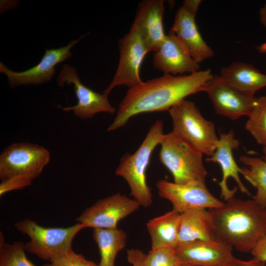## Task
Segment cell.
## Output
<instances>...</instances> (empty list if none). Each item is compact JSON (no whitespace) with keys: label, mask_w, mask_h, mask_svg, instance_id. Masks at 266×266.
Wrapping results in <instances>:
<instances>
[{"label":"cell","mask_w":266,"mask_h":266,"mask_svg":"<svg viewBox=\"0 0 266 266\" xmlns=\"http://www.w3.org/2000/svg\"><path fill=\"white\" fill-rule=\"evenodd\" d=\"M209 211L216 239L239 252H251L266 235V208L253 199L233 197L222 207Z\"/></svg>","instance_id":"2"},{"label":"cell","mask_w":266,"mask_h":266,"mask_svg":"<svg viewBox=\"0 0 266 266\" xmlns=\"http://www.w3.org/2000/svg\"><path fill=\"white\" fill-rule=\"evenodd\" d=\"M57 82L60 87H63L65 83L72 85L78 100L77 103L72 106L58 105L63 110L72 111L75 116L83 119L92 118L99 113L114 114L116 112L108 100V95L96 92L82 84L74 67L67 64L63 66Z\"/></svg>","instance_id":"11"},{"label":"cell","mask_w":266,"mask_h":266,"mask_svg":"<svg viewBox=\"0 0 266 266\" xmlns=\"http://www.w3.org/2000/svg\"><path fill=\"white\" fill-rule=\"evenodd\" d=\"M212 240L216 239L209 210L196 208L180 214L178 246L195 241Z\"/></svg>","instance_id":"19"},{"label":"cell","mask_w":266,"mask_h":266,"mask_svg":"<svg viewBox=\"0 0 266 266\" xmlns=\"http://www.w3.org/2000/svg\"><path fill=\"white\" fill-rule=\"evenodd\" d=\"M180 214L172 210L150 220L146 227L151 238V249L176 248L178 244Z\"/></svg>","instance_id":"21"},{"label":"cell","mask_w":266,"mask_h":266,"mask_svg":"<svg viewBox=\"0 0 266 266\" xmlns=\"http://www.w3.org/2000/svg\"><path fill=\"white\" fill-rule=\"evenodd\" d=\"M266 262L254 257L246 261L234 258L228 266H266Z\"/></svg>","instance_id":"31"},{"label":"cell","mask_w":266,"mask_h":266,"mask_svg":"<svg viewBox=\"0 0 266 266\" xmlns=\"http://www.w3.org/2000/svg\"><path fill=\"white\" fill-rule=\"evenodd\" d=\"M146 266H180L175 248L161 247L151 249L145 259Z\"/></svg>","instance_id":"26"},{"label":"cell","mask_w":266,"mask_h":266,"mask_svg":"<svg viewBox=\"0 0 266 266\" xmlns=\"http://www.w3.org/2000/svg\"><path fill=\"white\" fill-rule=\"evenodd\" d=\"M233 249L218 240H199L178 245L175 251L182 265L228 266L234 258Z\"/></svg>","instance_id":"14"},{"label":"cell","mask_w":266,"mask_h":266,"mask_svg":"<svg viewBox=\"0 0 266 266\" xmlns=\"http://www.w3.org/2000/svg\"><path fill=\"white\" fill-rule=\"evenodd\" d=\"M251 253L254 258L266 262V235L258 242Z\"/></svg>","instance_id":"30"},{"label":"cell","mask_w":266,"mask_h":266,"mask_svg":"<svg viewBox=\"0 0 266 266\" xmlns=\"http://www.w3.org/2000/svg\"><path fill=\"white\" fill-rule=\"evenodd\" d=\"M159 145L160 161L172 175L173 182L205 183L207 171L200 152L172 132L163 134Z\"/></svg>","instance_id":"4"},{"label":"cell","mask_w":266,"mask_h":266,"mask_svg":"<svg viewBox=\"0 0 266 266\" xmlns=\"http://www.w3.org/2000/svg\"><path fill=\"white\" fill-rule=\"evenodd\" d=\"M168 112L173 133L203 155L210 157L213 154L219 143L214 124L203 117L193 102L184 99Z\"/></svg>","instance_id":"5"},{"label":"cell","mask_w":266,"mask_h":266,"mask_svg":"<svg viewBox=\"0 0 266 266\" xmlns=\"http://www.w3.org/2000/svg\"><path fill=\"white\" fill-rule=\"evenodd\" d=\"M93 237L99 249V266H114L117 255L126 246V232L118 228H96L93 229Z\"/></svg>","instance_id":"22"},{"label":"cell","mask_w":266,"mask_h":266,"mask_svg":"<svg viewBox=\"0 0 266 266\" xmlns=\"http://www.w3.org/2000/svg\"><path fill=\"white\" fill-rule=\"evenodd\" d=\"M163 133V122L156 120L145 138L133 154L127 153L120 161L115 174L123 178L131 190V195L140 206L147 208L153 203V196L146 180V170L150 158L160 144Z\"/></svg>","instance_id":"3"},{"label":"cell","mask_w":266,"mask_h":266,"mask_svg":"<svg viewBox=\"0 0 266 266\" xmlns=\"http://www.w3.org/2000/svg\"><path fill=\"white\" fill-rule=\"evenodd\" d=\"M50 153L35 144H12L0 155V179L1 181L14 178L31 182L42 172L50 161Z\"/></svg>","instance_id":"7"},{"label":"cell","mask_w":266,"mask_h":266,"mask_svg":"<svg viewBox=\"0 0 266 266\" xmlns=\"http://www.w3.org/2000/svg\"><path fill=\"white\" fill-rule=\"evenodd\" d=\"M219 133V143L215 151L211 156L207 157L205 161L217 163L221 167L222 178L218 183L221 197L227 201L234 197L237 192V187L232 190L228 187L227 180L230 177L235 180L242 193L250 196V192L240 178L239 174L241 172V168L237 166L233 156V150L239 147V142L234 137L235 133L233 130L228 133L220 132Z\"/></svg>","instance_id":"15"},{"label":"cell","mask_w":266,"mask_h":266,"mask_svg":"<svg viewBox=\"0 0 266 266\" xmlns=\"http://www.w3.org/2000/svg\"><path fill=\"white\" fill-rule=\"evenodd\" d=\"M42 266H99V265L86 259L81 254H77L71 249Z\"/></svg>","instance_id":"27"},{"label":"cell","mask_w":266,"mask_h":266,"mask_svg":"<svg viewBox=\"0 0 266 266\" xmlns=\"http://www.w3.org/2000/svg\"><path fill=\"white\" fill-rule=\"evenodd\" d=\"M156 187L159 196L169 200L172 210L180 214L196 208H218L225 203L210 192L205 183L178 184L161 179L157 182Z\"/></svg>","instance_id":"9"},{"label":"cell","mask_w":266,"mask_h":266,"mask_svg":"<svg viewBox=\"0 0 266 266\" xmlns=\"http://www.w3.org/2000/svg\"><path fill=\"white\" fill-rule=\"evenodd\" d=\"M154 67L164 74L182 75L200 70V64L189 54L170 31L158 49L154 52Z\"/></svg>","instance_id":"16"},{"label":"cell","mask_w":266,"mask_h":266,"mask_svg":"<svg viewBox=\"0 0 266 266\" xmlns=\"http://www.w3.org/2000/svg\"><path fill=\"white\" fill-rule=\"evenodd\" d=\"M203 92L208 95L217 114L233 120L244 116L248 117L257 98L230 85L219 75H213Z\"/></svg>","instance_id":"12"},{"label":"cell","mask_w":266,"mask_h":266,"mask_svg":"<svg viewBox=\"0 0 266 266\" xmlns=\"http://www.w3.org/2000/svg\"><path fill=\"white\" fill-rule=\"evenodd\" d=\"M213 75L209 69L182 75L164 74L129 88L107 131L124 126L139 114L168 111L187 97L203 92Z\"/></svg>","instance_id":"1"},{"label":"cell","mask_w":266,"mask_h":266,"mask_svg":"<svg viewBox=\"0 0 266 266\" xmlns=\"http://www.w3.org/2000/svg\"><path fill=\"white\" fill-rule=\"evenodd\" d=\"M259 15L261 24L266 29V2L260 9Z\"/></svg>","instance_id":"33"},{"label":"cell","mask_w":266,"mask_h":266,"mask_svg":"<svg viewBox=\"0 0 266 266\" xmlns=\"http://www.w3.org/2000/svg\"><path fill=\"white\" fill-rule=\"evenodd\" d=\"M195 17V15L181 6L176 12L170 31L191 57L200 64L212 58L214 52L200 33Z\"/></svg>","instance_id":"18"},{"label":"cell","mask_w":266,"mask_h":266,"mask_svg":"<svg viewBox=\"0 0 266 266\" xmlns=\"http://www.w3.org/2000/svg\"><path fill=\"white\" fill-rule=\"evenodd\" d=\"M0 237V266H35L27 257L23 243H5L1 232Z\"/></svg>","instance_id":"25"},{"label":"cell","mask_w":266,"mask_h":266,"mask_svg":"<svg viewBox=\"0 0 266 266\" xmlns=\"http://www.w3.org/2000/svg\"><path fill=\"white\" fill-rule=\"evenodd\" d=\"M201 1L200 0H185L183 1L182 6L196 16Z\"/></svg>","instance_id":"32"},{"label":"cell","mask_w":266,"mask_h":266,"mask_svg":"<svg viewBox=\"0 0 266 266\" xmlns=\"http://www.w3.org/2000/svg\"><path fill=\"white\" fill-rule=\"evenodd\" d=\"M164 12L163 0H144L138 6L131 27L138 32L149 52L157 51L166 37Z\"/></svg>","instance_id":"17"},{"label":"cell","mask_w":266,"mask_h":266,"mask_svg":"<svg viewBox=\"0 0 266 266\" xmlns=\"http://www.w3.org/2000/svg\"><path fill=\"white\" fill-rule=\"evenodd\" d=\"M15 227L30 239L24 244L26 251L49 262L72 249L74 237L85 229L79 223L66 228L45 227L29 219L17 222Z\"/></svg>","instance_id":"6"},{"label":"cell","mask_w":266,"mask_h":266,"mask_svg":"<svg viewBox=\"0 0 266 266\" xmlns=\"http://www.w3.org/2000/svg\"><path fill=\"white\" fill-rule=\"evenodd\" d=\"M263 159L266 161V146L263 148Z\"/></svg>","instance_id":"35"},{"label":"cell","mask_w":266,"mask_h":266,"mask_svg":"<svg viewBox=\"0 0 266 266\" xmlns=\"http://www.w3.org/2000/svg\"><path fill=\"white\" fill-rule=\"evenodd\" d=\"M140 206L133 199L118 193L98 200L86 208L76 221L85 228H116L120 221L135 212Z\"/></svg>","instance_id":"10"},{"label":"cell","mask_w":266,"mask_h":266,"mask_svg":"<svg viewBox=\"0 0 266 266\" xmlns=\"http://www.w3.org/2000/svg\"><path fill=\"white\" fill-rule=\"evenodd\" d=\"M127 260L132 266H146V254L138 249H131L127 250Z\"/></svg>","instance_id":"29"},{"label":"cell","mask_w":266,"mask_h":266,"mask_svg":"<svg viewBox=\"0 0 266 266\" xmlns=\"http://www.w3.org/2000/svg\"><path fill=\"white\" fill-rule=\"evenodd\" d=\"M239 161L245 166L241 168L240 174L256 189L253 199L266 208V161L247 156H240Z\"/></svg>","instance_id":"23"},{"label":"cell","mask_w":266,"mask_h":266,"mask_svg":"<svg viewBox=\"0 0 266 266\" xmlns=\"http://www.w3.org/2000/svg\"><path fill=\"white\" fill-rule=\"evenodd\" d=\"M257 50L262 54H266V41L256 47Z\"/></svg>","instance_id":"34"},{"label":"cell","mask_w":266,"mask_h":266,"mask_svg":"<svg viewBox=\"0 0 266 266\" xmlns=\"http://www.w3.org/2000/svg\"><path fill=\"white\" fill-rule=\"evenodd\" d=\"M180 266H193V265H182V264H181Z\"/></svg>","instance_id":"36"},{"label":"cell","mask_w":266,"mask_h":266,"mask_svg":"<svg viewBox=\"0 0 266 266\" xmlns=\"http://www.w3.org/2000/svg\"><path fill=\"white\" fill-rule=\"evenodd\" d=\"M245 128L258 144L266 146V96L257 98Z\"/></svg>","instance_id":"24"},{"label":"cell","mask_w":266,"mask_h":266,"mask_svg":"<svg viewBox=\"0 0 266 266\" xmlns=\"http://www.w3.org/2000/svg\"><path fill=\"white\" fill-rule=\"evenodd\" d=\"M219 75L226 83L251 96H255L258 91L266 87V74L245 62L232 63L221 68Z\"/></svg>","instance_id":"20"},{"label":"cell","mask_w":266,"mask_h":266,"mask_svg":"<svg viewBox=\"0 0 266 266\" xmlns=\"http://www.w3.org/2000/svg\"><path fill=\"white\" fill-rule=\"evenodd\" d=\"M118 47L120 56L116 71L103 92L108 96L115 87L125 86L129 89L142 83L140 68L149 52L138 32L132 27L129 32L119 39Z\"/></svg>","instance_id":"8"},{"label":"cell","mask_w":266,"mask_h":266,"mask_svg":"<svg viewBox=\"0 0 266 266\" xmlns=\"http://www.w3.org/2000/svg\"><path fill=\"white\" fill-rule=\"evenodd\" d=\"M32 182L22 178L14 177L3 181L0 184V195L9 191L20 190L31 185Z\"/></svg>","instance_id":"28"},{"label":"cell","mask_w":266,"mask_h":266,"mask_svg":"<svg viewBox=\"0 0 266 266\" xmlns=\"http://www.w3.org/2000/svg\"><path fill=\"white\" fill-rule=\"evenodd\" d=\"M85 36L84 35L77 40H70L65 46L57 49H46L39 63L23 71H13L0 62V72L7 77L11 88L20 85H41L48 82L56 73L55 66L70 58L71 49Z\"/></svg>","instance_id":"13"}]
</instances>
